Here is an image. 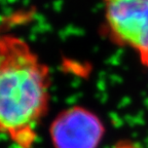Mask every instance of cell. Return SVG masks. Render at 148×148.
Segmentation results:
<instances>
[{"instance_id":"cell-3","label":"cell","mask_w":148,"mask_h":148,"mask_svg":"<svg viewBox=\"0 0 148 148\" xmlns=\"http://www.w3.org/2000/svg\"><path fill=\"white\" fill-rule=\"evenodd\" d=\"M105 131L104 123L94 111L75 105L57 114L49 137L53 148H98Z\"/></svg>"},{"instance_id":"cell-2","label":"cell","mask_w":148,"mask_h":148,"mask_svg":"<svg viewBox=\"0 0 148 148\" xmlns=\"http://www.w3.org/2000/svg\"><path fill=\"white\" fill-rule=\"evenodd\" d=\"M102 33L114 45L129 49L148 69V0H102Z\"/></svg>"},{"instance_id":"cell-1","label":"cell","mask_w":148,"mask_h":148,"mask_svg":"<svg viewBox=\"0 0 148 148\" xmlns=\"http://www.w3.org/2000/svg\"><path fill=\"white\" fill-rule=\"evenodd\" d=\"M51 88V69L29 43L0 33V135L16 148H34Z\"/></svg>"}]
</instances>
